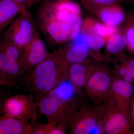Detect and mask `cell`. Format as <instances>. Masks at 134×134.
Segmentation results:
<instances>
[{"label":"cell","instance_id":"cell-22","mask_svg":"<svg viewBox=\"0 0 134 134\" xmlns=\"http://www.w3.org/2000/svg\"><path fill=\"white\" fill-rule=\"evenodd\" d=\"M46 134H65L66 131L58 125L52 122L46 124Z\"/></svg>","mask_w":134,"mask_h":134},{"label":"cell","instance_id":"cell-2","mask_svg":"<svg viewBox=\"0 0 134 134\" xmlns=\"http://www.w3.org/2000/svg\"><path fill=\"white\" fill-rule=\"evenodd\" d=\"M67 68L60 60L49 53L45 59L24 75L26 85L38 99L47 96L67 80Z\"/></svg>","mask_w":134,"mask_h":134},{"label":"cell","instance_id":"cell-21","mask_svg":"<svg viewBox=\"0 0 134 134\" xmlns=\"http://www.w3.org/2000/svg\"><path fill=\"white\" fill-rule=\"evenodd\" d=\"M86 9L95 12L101 8L117 4L120 0H80Z\"/></svg>","mask_w":134,"mask_h":134},{"label":"cell","instance_id":"cell-3","mask_svg":"<svg viewBox=\"0 0 134 134\" xmlns=\"http://www.w3.org/2000/svg\"><path fill=\"white\" fill-rule=\"evenodd\" d=\"M114 78L107 66L98 65L84 87L86 96L93 104H104L109 100Z\"/></svg>","mask_w":134,"mask_h":134},{"label":"cell","instance_id":"cell-8","mask_svg":"<svg viewBox=\"0 0 134 134\" xmlns=\"http://www.w3.org/2000/svg\"><path fill=\"white\" fill-rule=\"evenodd\" d=\"M35 20L36 26L53 43L63 44L72 40V29L68 25L57 21L38 9Z\"/></svg>","mask_w":134,"mask_h":134},{"label":"cell","instance_id":"cell-28","mask_svg":"<svg viewBox=\"0 0 134 134\" xmlns=\"http://www.w3.org/2000/svg\"><path fill=\"white\" fill-rule=\"evenodd\" d=\"M2 85V86H8V84L6 82L3 81L2 78V77L1 75V72H0V86Z\"/></svg>","mask_w":134,"mask_h":134},{"label":"cell","instance_id":"cell-17","mask_svg":"<svg viewBox=\"0 0 134 134\" xmlns=\"http://www.w3.org/2000/svg\"><path fill=\"white\" fill-rule=\"evenodd\" d=\"M127 44L126 38L116 33L106 40V59H110L111 55H116L125 48Z\"/></svg>","mask_w":134,"mask_h":134},{"label":"cell","instance_id":"cell-29","mask_svg":"<svg viewBox=\"0 0 134 134\" xmlns=\"http://www.w3.org/2000/svg\"><path fill=\"white\" fill-rule=\"evenodd\" d=\"M29 5V8L31 7L32 5L34 4L36 2L38 1V0H26Z\"/></svg>","mask_w":134,"mask_h":134},{"label":"cell","instance_id":"cell-19","mask_svg":"<svg viewBox=\"0 0 134 134\" xmlns=\"http://www.w3.org/2000/svg\"><path fill=\"white\" fill-rule=\"evenodd\" d=\"M88 35L87 46L90 50V54L95 62L105 59L100 54V50L105 45V39L96 34Z\"/></svg>","mask_w":134,"mask_h":134},{"label":"cell","instance_id":"cell-20","mask_svg":"<svg viewBox=\"0 0 134 134\" xmlns=\"http://www.w3.org/2000/svg\"><path fill=\"white\" fill-rule=\"evenodd\" d=\"M22 50L11 41L0 37V51L9 58L21 62Z\"/></svg>","mask_w":134,"mask_h":134},{"label":"cell","instance_id":"cell-12","mask_svg":"<svg viewBox=\"0 0 134 134\" xmlns=\"http://www.w3.org/2000/svg\"><path fill=\"white\" fill-rule=\"evenodd\" d=\"M110 94V98L114 104L129 114L134 94V87L132 83L114 77Z\"/></svg>","mask_w":134,"mask_h":134},{"label":"cell","instance_id":"cell-23","mask_svg":"<svg viewBox=\"0 0 134 134\" xmlns=\"http://www.w3.org/2000/svg\"><path fill=\"white\" fill-rule=\"evenodd\" d=\"M36 120H31L30 124L32 127L31 134H46V124L38 123Z\"/></svg>","mask_w":134,"mask_h":134},{"label":"cell","instance_id":"cell-7","mask_svg":"<svg viewBox=\"0 0 134 134\" xmlns=\"http://www.w3.org/2000/svg\"><path fill=\"white\" fill-rule=\"evenodd\" d=\"M38 108L32 95L18 94L6 98L1 113L18 119L36 120Z\"/></svg>","mask_w":134,"mask_h":134},{"label":"cell","instance_id":"cell-6","mask_svg":"<svg viewBox=\"0 0 134 134\" xmlns=\"http://www.w3.org/2000/svg\"><path fill=\"white\" fill-rule=\"evenodd\" d=\"M98 129L99 134H132L129 114L114 104L110 98Z\"/></svg>","mask_w":134,"mask_h":134},{"label":"cell","instance_id":"cell-16","mask_svg":"<svg viewBox=\"0 0 134 134\" xmlns=\"http://www.w3.org/2000/svg\"><path fill=\"white\" fill-rule=\"evenodd\" d=\"M94 12L102 23L109 26H116L124 18L123 11L117 4L101 8Z\"/></svg>","mask_w":134,"mask_h":134},{"label":"cell","instance_id":"cell-11","mask_svg":"<svg viewBox=\"0 0 134 134\" xmlns=\"http://www.w3.org/2000/svg\"><path fill=\"white\" fill-rule=\"evenodd\" d=\"M89 60L67 67V80L77 92L82 91L89 77L98 65Z\"/></svg>","mask_w":134,"mask_h":134},{"label":"cell","instance_id":"cell-14","mask_svg":"<svg viewBox=\"0 0 134 134\" xmlns=\"http://www.w3.org/2000/svg\"><path fill=\"white\" fill-rule=\"evenodd\" d=\"M28 120L18 119L0 113V134H31Z\"/></svg>","mask_w":134,"mask_h":134},{"label":"cell","instance_id":"cell-13","mask_svg":"<svg viewBox=\"0 0 134 134\" xmlns=\"http://www.w3.org/2000/svg\"><path fill=\"white\" fill-rule=\"evenodd\" d=\"M0 72L3 79L9 86H15L18 80L24 76L21 62L10 59L0 51Z\"/></svg>","mask_w":134,"mask_h":134},{"label":"cell","instance_id":"cell-26","mask_svg":"<svg viewBox=\"0 0 134 134\" xmlns=\"http://www.w3.org/2000/svg\"><path fill=\"white\" fill-rule=\"evenodd\" d=\"M6 91L3 90H0V113L1 112L3 105L4 100L6 99Z\"/></svg>","mask_w":134,"mask_h":134},{"label":"cell","instance_id":"cell-15","mask_svg":"<svg viewBox=\"0 0 134 134\" xmlns=\"http://www.w3.org/2000/svg\"><path fill=\"white\" fill-rule=\"evenodd\" d=\"M25 9L13 0H0V36L17 16Z\"/></svg>","mask_w":134,"mask_h":134},{"label":"cell","instance_id":"cell-18","mask_svg":"<svg viewBox=\"0 0 134 134\" xmlns=\"http://www.w3.org/2000/svg\"><path fill=\"white\" fill-rule=\"evenodd\" d=\"M82 33L91 35L96 34L107 39L108 29L107 25L103 23L96 21L92 18H87L82 26Z\"/></svg>","mask_w":134,"mask_h":134},{"label":"cell","instance_id":"cell-4","mask_svg":"<svg viewBox=\"0 0 134 134\" xmlns=\"http://www.w3.org/2000/svg\"><path fill=\"white\" fill-rule=\"evenodd\" d=\"M106 107V103L88 105L85 103L70 121V134H90L98 126Z\"/></svg>","mask_w":134,"mask_h":134},{"label":"cell","instance_id":"cell-27","mask_svg":"<svg viewBox=\"0 0 134 134\" xmlns=\"http://www.w3.org/2000/svg\"><path fill=\"white\" fill-rule=\"evenodd\" d=\"M13 1L20 5H23L27 9L29 8V5L26 0H13Z\"/></svg>","mask_w":134,"mask_h":134},{"label":"cell","instance_id":"cell-9","mask_svg":"<svg viewBox=\"0 0 134 134\" xmlns=\"http://www.w3.org/2000/svg\"><path fill=\"white\" fill-rule=\"evenodd\" d=\"M49 53L40 34L36 32L22 50L21 63L25 74L45 59Z\"/></svg>","mask_w":134,"mask_h":134},{"label":"cell","instance_id":"cell-30","mask_svg":"<svg viewBox=\"0 0 134 134\" xmlns=\"http://www.w3.org/2000/svg\"><path fill=\"white\" fill-rule=\"evenodd\" d=\"M132 134H133V133L134 134V129H133L132 130Z\"/></svg>","mask_w":134,"mask_h":134},{"label":"cell","instance_id":"cell-1","mask_svg":"<svg viewBox=\"0 0 134 134\" xmlns=\"http://www.w3.org/2000/svg\"><path fill=\"white\" fill-rule=\"evenodd\" d=\"M65 81L48 95L39 98L37 103L40 111L46 116L48 122L56 124L66 131L69 129L72 117L85 104L88 97L82 91L75 96L78 92L69 82Z\"/></svg>","mask_w":134,"mask_h":134},{"label":"cell","instance_id":"cell-5","mask_svg":"<svg viewBox=\"0 0 134 134\" xmlns=\"http://www.w3.org/2000/svg\"><path fill=\"white\" fill-rule=\"evenodd\" d=\"M36 26L35 20L25 9L17 16L1 36L23 49L37 31Z\"/></svg>","mask_w":134,"mask_h":134},{"label":"cell","instance_id":"cell-10","mask_svg":"<svg viewBox=\"0 0 134 134\" xmlns=\"http://www.w3.org/2000/svg\"><path fill=\"white\" fill-rule=\"evenodd\" d=\"M66 67L75 63L85 62L90 54V50L85 43L72 41L53 53Z\"/></svg>","mask_w":134,"mask_h":134},{"label":"cell","instance_id":"cell-24","mask_svg":"<svg viewBox=\"0 0 134 134\" xmlns=\"http://www.w3.org/2000/svg\"><path fill=\"white\" fill-rule=\"evenodd\" d=\"M126 38L130 50L134 52V26L130 28L127 31Z\"/></svg>","mask_w":134,"mask_h":134},{"label":"cell","instance_id":"cell-25","mask_svg":"<svg viewBox=\"0 0 134 134\" xmlns=\"http://www.w3.org/2000/svg\"><path fill=\"white\" fill-rule=\"evenodd\" d=\"M129 116L132 132V130L134 129V94L130 104Z\"/></svg>","mask_w":134,"mask_h":134}]
</instances>
